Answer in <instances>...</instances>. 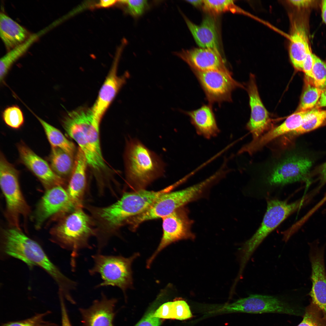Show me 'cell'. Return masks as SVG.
I'll return each instance as SVG.
<instances>
[{"label": "cell", "instance_id": "8992f818", "mask_svg": "<svg viewBox=\"0 0 326 326\" xmlns=\"http://www.w3.org/2000/svg\"><path fill=\"white\" fill-rule=\"evenodd\" d=\"M206 180L182 190L165 193L159 196L146 210L131 219L132 226L137 228L145 221L163 218L187 204L201 197L210 187Z\"/></svg>", "mask_w": 326, "mask_h": 326}, {"label": "cell", "instance_id": "4fadbf2b", "mask_svg": "<svg viewBox=\"0 0 326 326\" xmlns=\"http://www.w3.org/2000/svg\"><path fill=\"white\" fill-rule=\"evenodd\" d=\"M312 165V161L307 157L297 155L290 157L274 168L268 178V182L272 185L300 181H305L308 184Z\"/></svg>", "mask_w": 326, "mask_h": 326}, {"label": "cell", "instance_id": "836d02e7", "mask_svg": "<svg viewBox=\"0 0 326 326\" xmlns=\"http://www.w3.org/2000/svg\"><path fill=\"white\" fill-rule=\"evenodd\" d=\"M312 82L322 90L326 88V62L313 53Z\"/></svg>", "mask_w": 326, "mask_h": 326}, {"label": "cell", "instance_id": "bcb514c9", "mask_svg": "<svg viewBox=\"0 0 326 326\" xmlns=\"http://www.w3.org/2000/svg\"><path fill=\"white\" fill-rule=\"evenodd\" d=\"M186 1L196 7L203 5V0H187Z\"/></svg>", "mask_w": 326, "mask_h": 326}, {"label": "cell", "instance_id": "b9f144b4", "mask_svg": "<svg viewBox=\"0 0 326 326\" xmlns=\"http://www.w3.org/2000/svg\"><path fill=\"white\" fill-rule=\"evenodd\" d=\"M318 172L320 184L319 188H320L326 183V162L320 166Z\"/></svg>", "mask_w": 326, "mask_h": 326}, {"label": "cell", "instance_id": "3957f363", "mask_svg": "<svg viewBox=\"0 0 326 326\" xmlns=\"http://www.w3.org/2000/svg\"><path fill=\"white\" fill-rule=\"evenodd\" d=\"M125 162L127 182L136 190L145 189L165 171L161 158L136 138L127 142Z\"/></svg>", "mask_w": 326, "mask_h": 326}, {"label": "cell", "instance_id": "2e32d148", "mask_svg": "<svg viewBox=\"0 0 326 326\" xmlns=\"http://www.w3.org/2000/svg\"><path fill=\"white\" fill-rule=\"evenodd\" d=\"M22 163L42 182L47 189L64 184L63 178L56 174L47 162L23 143L18 146Z\"/></svg>", "mask_w": 326, "mask_h": 326}, {"label": "cell", "instance_id": "30bf717a", "mask_svg": "<svg viewBox=\"0 0 326 326\" xmlns=\"http://www.w3.org/2000/svg\"><path fill=\"white\" fill-rule=\"evenodd\" d=\"M0 184L6 200L7 217L10 222L19 229V218L28 215L29 208L20 188L18 171L1 153Z\"/></svg>", "mask_w": 326, "mask_h": 326}, {"label": "cell", "instance_id": "6da1fadb", "mask_svg": "<svg viewBox=\"0 0 326 326\" xmlns=\"http://www.w3.org/2000/svg\"><path fill=\"white\" fill-rule=\"evenodd\" d=\"M168 191L167 187L157 191L136 190L124 193L119 200L108 206L87 205L95 224L97 245L105 247L129 219L144 212L159 196Z\"/></svg>", "mask_w": 326, "mask_h": 326}, {"label": "cell", "instance_id": "d590c367", "mask_svg": "<svg viewBox=\"0 0 326 326\" xmlns=\"http://www.w3.org/2000/svg\"><path fill=\"white\" fill-rule=\"evenodd\" d=\"M49 312L37 314L34 316L21 321L11 322L2 326H56V324L46 319Z\"/></svg>", "mask_w": 326, "mask_h": 326}, {"label": "cell", "instance_id": "e575fe53", "mask_svg": "<svg viewBox=\"0 0 326 326\" xmlns=\"http://www.w3.org/2000/svg\"><path fill=\"white\" fill-rule=\"evenodd\" d=\"M203 6L205 10L216 13L226 11L235 12L238 11L232 0H205Z\"/></svg>", "mask_w": 326, "mask_h": 326}, {"label": "cell", "instance_id": "e0dca14e", "mask_svg": "<svg viewBox=\"0 0 326 326\" xmlns=\"http://www.w3.org/2000/svg\"><path fill=\"white\" fill-rule=\"evenodd\" d=\"M247 91L251 114L247 126L252 135L253 140H254L262 136L268 128L270 119L260 98L255 76L252 74L250 75Z\"/></svg>", "mask_w": 326, "mask_h": 326}, {"label": "cell", "instance_id": "f1b7e54d", "mask_svg": "<svg viewBox=\"0 0 326 326\" xmlns=\"http://www.w3.org/2000/svg\"><path fill=\"white\" fill-rule=\"evenodd\" d=\"M326 124V110L314 108L310 110L306 120L299 127L285 135L284 139L288 142L295 137L310 132Z\"/></svg>", "mask_w": 326, "mask_h": 326}, {"label": "cell", "instance_id": "603a6c76", "mask_svg": "<svg viewBox=\"0 0 326 326\" xmlns=\"http://www.w3.org/2000/svg\"><path fill=\"white\" fill-rule=\"evenodd\" d=\"M187 25L196 42L201 48L212 50L220 55L219 52L216 26L213 18L206 16L200 24H196L185 16Z\"/></svg>", "mask_w": 326, "mask_h": 326}, {"label": "cell", "instance_id": "8d00e7d4", "mask_svg": "<svg viewBox=\"0 0 326 326\" xmlns=\"http://www.w3.org/2000/svg\"><path fill=\"white\" fill-rule=\"evenodd\" d=\"M119 2L126 5L127 12L133 17L142 15L149 7L147 0H121Z\"/></svg>", "mask_w": 326, "mask_h": 326}, {"label": "cell", "instance_id": "7a4b0ae2", "mask_svg": "<svg viewBox=\"0 0 326 326\" xmlns=\"http://www.w3.org/2000/svg\"><path fill=\"white\" fill-rule=\"evenodd\" d=\"M2 250L7 256L18 259L30 267L38 266L55 280L59 292L67 294L76 287L77 282L64 275L51 261L41 246L16 228L5 230Z\"/></svg>", "mask_w": 326, "mask_h": 326}, {"label": "cell", "instance_id": "44dd1931", "mask_svg": "<svg viewBox=\"0 0 326 326\" xmlns=\"http://www.w3.org/2000/svg\"><path fill=\"white\" fill-rule=\"evenodd\" d=\"M290 36L289 54L294 67L302 71L303 65L309 45L306 21L304 19H296L292 24Z\"/></svg>", "mask_w": 326, "mask_h": 326}, {"label": "cell", "instance_id": "83f0119b", "mask_svg": "<svg viewBox=\"0 0 326 326\" xmlns=\"http://www.w3.org/2000/svg\"><path fill=\"white\" fill-rule=\"evenodd\" d=\"M38 36L39 35L37 34H32L25 42L8 51L6 54L1 58V83L4 82L5 78L14 63L27 51L33 43L38 39Z\"/></svg>", "mask_w": 326, "mask_h": 326}, {"label": "cell", "instance_id": "ffe728a7", "mask_svg": "<svg viewBox=\"0 0 326 326\" xmlns=\"http://www.w3.org/2000/svg\"><path fill=\"white\" fill-rule=\"evenodd\" d=\"M310 110L296 111L289 116L280 125L247 144L246 145V150L251 154L274 139L297 129L307 119Z\"/></svg>", "mask_w": 326, "mask_h": 326}, {"label": "cell", "instance_id": "52a82bcc", "mask_svg": "<svg viewBox=\"0 0 326 326\" xmlns=\"http://www.w3.org/2000/svg\"><path fill=\"white\" fill-rule=\"evenodd\" d=\"M304 197L294 202L271 200L267 203L262 222L254 235L240 249V263L245 266L256 248L267 236L290 215L303 205Z\"/></svg>", "mask_w": 326, "mask_h": 326}, {"label": "cell", "instance_id": "4dcf8cb0", "mask_svg": "<svg viewBox=\"0 0 326 326\" xmlns=\"http://www.w3.org/2000/svg\"><path fill=\"white\" fill-rule=\"evenodd\" d=\"M306 87L296 111H305L314 108L319 101L323 90L311 82H306Z\"/></svg>", "mask_w": 326, "mask_h": 326}, {"label": "cell", "instance_id": "ab89813d", "mask_svg": "<svg viewBox=\"0 0 326 326\" xmlns=\"http://www.w3.org/2000/svg\"><path fill=\"white\" fill-rule=\"evenodd\" d=\"M61 305L62 326H72L66 309L64 299H60Z\"/></svg>", "mask_w": 326, "mask_h": 326}, {"label": "cell", "instance_id": "8fae6325", "mask_svg": "<svg viewBox=\"0 0 326 326\" xmlns=\"http://www.w3.org/2000/svg\"><path fill=\"white\" fill-rule=\"evenodd\" d=\"M193 71L211 105L232 101L233 91L243 87L232 78L228 70Z\"/></svg>", "mask_w": 326, "mask_h": 326}, {"label": "cell", "instance_id": "5b68a950", "mask_svg": "<svg viewBox=\"0 0 326 326\" xmlns=\"http://www.w3.org/2000/svg\"><path fill=\"white\" fill-rule=\"evenodd\" d=\"M139 256L138 253L129 257L121 255H105L97 253L91 256L94 265L88 270L90 275L99 274L102 281L96 288L112 286L120 288L124 295L126 290L133 287L131 265Z\"/></svg>", "mask_w": 326, "mask_h": 326}, {"label": "cell", "instance_id": "4316f807", "mask_svg": "<svg viewBox=\"0 0 326 326\" xmlns=\"http://www.w3.org/2000/svg\"><path fill=\"white\" fill-rule=\"evenodd\" d=\"M50 167L53 171L62 178L73 171L74 162L73 155L57 148L52 147L50 157Z\"/></svg>", "mask_w": 326, "mask_h": 326}, {"label": "cell", "instance_id": "5bb4252c", "mask_svg": "<svg viewBox=\"0 0 326 326\" xmlns=\"http://www.w3.org/2000/svg\"><path fill=\"white\" fill-rule=\"evenodd\" d=\"M77 208L66 190L62 186L48 189L42 198L36 210V227H40L46 220L55 214L62 216L67 215Z\"/></svg>", "mask_w": 326, "mask_h": 326}, {"label": "cell", "instance_id": "484cf974", "mask_svg": "<svg viewBox=\"0 0 326 326\" xmlns=\"http://www.w3.org/2000/svg\"><path fill=\"white\" fill-rule=\"evenodd\" d=\"M192 315L189 306L184 300H177L161 305L153 314L159 318L175 319L181 320L191 318Z\"/></svg>", "mask_w": 326, "mask_h": 326}, {"label": "cell", "instance_id": "7c38bea8", "mask_svg": "<svg viewBox=\"0 0 326 326\" xmlns=\"http://www.w3.org/2000/svg\"><path fill=\"white\" fill-rule=\"evenodd\" d=\"M192 224L187 210L184 207L163 218L162 237L157 249L148 259L146 267L150 268L158 253L168 245L180 240L193 238Z\"/></svg>", "mask_w": 326, "mask_h": 326}, {"label": "cell", "instance_id": "d4e9b609", "mask_svg": "<svg viewBox=\"0 0 326 326\" xmlns=\"http://www.w3.org/2000/svg\"><path fill=\"white\" fill-rule=\"evenodd\" d=\"M31 35L8 15L1 13L0 36L8 51L25 42Z\"/></svg>", "mask_w": 326, "mask_h": 326}, {"label": "cell", "instance_id": "f6af8a7d", "mask_svg": "<svg viewBox=\"0 0 326 326\" xmlns=\"http://www.w3.org/2000/svg\"><path fill=\"white\" fill-rule=\"evenodd\" d=\"M321 5V17L326 24V0L322 1Z\"/></svg>", "mask_w": 326, "mask_h": 326}, {"label": "cell", "instance_id": "74e56055", "mask_svg": "<svg viewBox=\"0 0 326 326\" xmlns=\"http://www.w3.org/2000/svg\"><path fill=\"white\" fill-rule=\"evenodd\" d=\"M312 54L309 45L307 49V53L304 59L302 71L306 77V82H312V70L313 66Z\"/></svg>", "mask_w": 326, "mask_h": 326}, {"label": "cell", "instance_id": "ba28073f", "mask_svg": "<svg viewBox=\"0 0 326 326\" xmlns=\"http://www.w3.org/2000/svg\"><path fill=\"white\" fill-rule=\"evenodd\" d=\"M215 314L235 312L250 314L277 313L301 315L300 309L293 306L286 300L278 296L251 294L229 304L216 307Z\"/></svg>", "mask_w": 326, "mask_h": 326}, {"label": "cell", "instance_id": "ac0fdd59", "mask_svg": "<svg viewBox=\"0 0 326 326\" xmlns=\"http://www.w3.org/2000/svg\"><path fill=\"white\" fill-rule=\"evenodd\" d=\"M117 302L116 299H109L102 292L101 299L94 300L89 308L79 309L82 326H113L114 308Z\"/></svg>", "mask_w": 326, "mask_h": 326}, {"label": "cell", "instance_id": "7bdbcfd3", "mask_svg": "<svg viewBox=\"0 0 326 326\" xmlns=\"http://www.w3.org/2000/svg\"><path fill=\"white\" fill-rule=\"evenodd\" d=\"M323 107H326V88L323 90L315 108H319Z\"/></svg>", "mask_w": 326, "mask_h": 326}, {"label": "cell", "instance_id": "277c9868", "mask_svg": "<svg viewBox=\"0 0 326 326\" xmlns=\"http://www.w3.org/2000/svg\"><path fill=\"white\" fill-rule=\"evenodd\" d=\"M94 222L83 207L76 208L66 215L53 229L52 234L62 248L71 251V264L75 270L76 259L79 251L84 249H91L89 239L95 236Z\"/></svg>", "mask_w": 326, "mask_h": 326}, {"label": "cell", "instance_id": "d6986e66", "mask_svg": "<svg viewBox=\"0 0 326 326\" xmlns=\"http://www.w3.org/2000/svg\"><path fill=\"white\" fill-rule=\"evenodd\" d=\"M186 62L192 70H228L220 55L208 49L196 48L175 53Z\"/></svg>", "mask_w": 326, "mask_h": 326}, {"label": "cell", "instance_id": "1f68e13d", "mask_svg": "<svg viewBox=\"0 0 326 326\" xmlns=\"http://www.w3.org/2000/svg\"><path fill=\"white\" fill-rule=\"evenodd\" d=\"M297 326H326V321L319 309L311 302L305 309L302 321Z\"/></svg>", "mask_w": 326, "mask_h": 326}, {"label": "cell", "instance_id": "60d3db41", "mask_svg": "<svg viewBox=\"0 0 326 326\" xmlns=\"http://www.w3.org/2000/svg\"><path fill=\"white\" fill-rule=\"evenodd\" d=\"M294 6L299 8H307L311 6L314 1L311 0H292L289 1Z\"/></svg>", "mask_w": 326, "mask_h": 326}, {"label": "cell", "instance_id": "d6a6232c", "mask_svg": "<svg viewBox=\"0 0 326 326\" xmlns=\"http://www.w3.org/2000/svg\"><path fill=\"white\" fill-rule=\"evenodd\" d=\"M2 117L5 123L14 129L20 128L24 122L23 113L19 107L17 105L7 107L2 112Z\"/></svg>", "mask_w": 326, "mask_h": 326}, {"label": "cell", "instance_id": "9c48e42d", "mask_svg": "<svg viewBox=\"0 0 326 326\" xmlns=\"http://www.w3.org/2000/svg\"><path fill=\"white\" fill-rule=\"evenodd\" d=\"M93 119L91 108L82 107L68 112L62 123L67 134L78 144L88 165L99 171L106 169L107 166L103 158L94 151L87 139L86 133Z\"/></svg>", "mask_w": 326, "mask_h": 326}, {"label": "cell", "instance_id": "cb8c5ba5", "mask_svg": "<svg viewBox=\"0 0 326 326\" xmlns=\"http://www.w3.org/2000/svg\"><path fill=\"white\" fill-rule=\"evenodd\" d=\"M183 112L189 117L191 123L199 135L210 139L219 133L211 104H204L198 109Z\"/></svg>", "mask_w": 326, "mask_h": 326}, {"label": "cell", "instance_id": "9a60e30c", "mask_svg": "<svg viewBox=\"0 0 326 326\" xmlns=\"http://www.w3.org/2000/svg\"><path fill=\"white\" fill-rule=\"evenodd\" d=\"M123 48L120 46L118 49L111 69L91 108L93 119L100 123L113 100L129 77L127 72L122 76L117 75L118 64Z\"/></svg>", "mask_w": 326, "mask_h": 326}, {"label": "cell", "instance_id": "7402d4cb", "mask_svg": "<svg viewBox=\"0 0 326 326\" xmlns=\"http://www.w3.org/2000/svg\"><path fill=\"white\" fill-rule=\"evenodd\" d=\"M87 165L86 158L79 147L74 168L66 190L71 199L77 208L83 207L86 184V171Z\"/></svg>", "mask_w": 326, "mask_h": 326}, {"label": "cell", "instance_id": "f35d334b", "mask_svg": "<svg viewBox=\"0 0 326 326\" xmlns=\"http://www.w3.org/2000/svg\"><path fill=\"white\" fill-rule=\"evenodd\" d=\"M154 312L153 311L148 312L134 326H160L161 324L160 318L154 317Z\"/></svg>", "mask_w": 326, "mask_h": 326}, {"label": "cell", "instance_id": "f546056e", "mask_svg": "<svg viewBox=\"0 0 326 326\" xmlns=\"http://www.w3.org/2000/svg\"><path fill=\"white\" fill-rule=\"evenodd\" d=\"M34 115L43 126L52 147L59 148L73 155L75 150L74 144L68 140L58 129Z\"/></svg>", "mask_w": 326, "mask_h": 326}, {"label": "cell", "instance_id": "ee69618b", "mask_svg": "<svg viewBox=\"0 0 326 326\" xmlns=\"http://www.w3.org/2000/svg\"><path fill=\"white\" fill-rule=\"evenodd\" d=\"M117 1H118L114 0H101L97 5V6L99 7H109L114 5Z\"/></svg>", "mask_w": 326, "mask_h": 326}]
</instances>
